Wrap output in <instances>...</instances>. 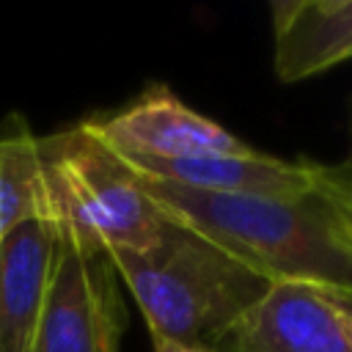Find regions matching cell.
Instances as JSON below:
<instances>
[{
	"label": "cell",
	"instance_id": "obj_1",
	"mask_svg": "<svg viewBox=\"0 0 352 352\" xmlns=\"http://www.w3.org/2000/svg\"><path fill=\"white\" fill-rule=\"evenodd\" d=\"M132 179L170 223L214 242L270 283H308L352 297V250L322 195L206 192L146 173Z\"/></svg>",
	"mask_w": 352,
	"mask_h": 352
},
{
	"label": "cell",
	"instance_id": "obj_2",
	"mask_svg": "<svg viewBox=\"0 0 352 352\" xmlns=\"http://www.w3.org/2000/svg\"><path fill=\"white\" fill-rule=\"evenodd\" d=\"M143 311L151 341L204 346L231 333L270 280L214 242L168 220L146 250L107 253Z\"/></svg>",
	"mask_w": 352,
	"mask_h": 352
},
{
	"label": "cell",
	"instance_id": "obj_3",
	"mask_svg": "<svg viewBox=\"0 0 352 352\" xmlns=\"http://www.w3.org/2000/svg\"><path fill=\"white\" fill-rule=\"evenodd\" d=\"M38 170L47 220L85 253L146 250L168 226L132 173L82 124L38 138Z\"/></svg>",
	"mask_w": 352,
	"mask_h": 352
},
{
	"label": "cell",
	"instance_id": "obj_4",
	"mask_svg": "<svg viewBox=\"0 0 352 352\" xmlns=\"http://www.w3.org/2000/svg\"><path fill=\"white\" fill-rule=\"evenodd\" d=\"M124 324L126 314L113 261L80 250L69 234L58 231L33 352H118Z\"/></svg>",
	"mask_w": 352,
	"mask_h": 352
},
{
	"label": "cell",
	"instance_id": "obj_5",
	"mask_svg": "<svg viewBox=\"0 0 352 352\" xmlns=\"http://www.w3.org/2000/svg\"><path fill=\"white\" fill-rule=\"evenodd\" d=\"M82 129L104 148L129 157L187 160L253 151L226 126L187 107L168 85H151L124 110L82 121Z\"/></svg>",
	"mask_w": 352,
	"mask_h": 352
},
{
	"label": "cell",
	"instance_id": "obj_6",
	"mask_svg": "<svg viewBox=\"0 0 352 352\" xmlns=\"http://www.w3.org/2000/svg\"><path fill=\"white\" fill-rule=\"evenodd\" d=\"M231 338L236 352H349L336 294L308 283H270Z\"/></svg>",
	"mask_w": 352,
	"mask_h": 352
},
{
	"label": "cell",
	"instance_id": "obj_7",
	"mask_svg": "<svg viewBox=\"0 0 352 352\" xmlns=\"http://www.w3.org/2000/svg\"><path fill=\"white\" fill-rule=\"evenodd\" d=\"M116 160L132 173H146L170 184L206 190V192H239V195H272V198H302L314 192L311 160L292 162L261 151L187 157V160L116 154Z\"/></svg>",
	"mask_w": 352,
	"mask_h": 352
},
{
	"label": "cell",
	"instance_id": "obj_8",
	"mask_svg": "<svg viewBox=\"0 0 352 352\" xmlns=\"http://www.w3.org/2000/svg\"><path fill=\"white\" fill-rule=\"evenodd\" d=\"M58 231L30 217L0 242V352H33L55 267Z\"/></svg>",
	"mask_w": 352,
	"mask_h": 352
},
{
	"label": "cell",
	"instance_id": "obj_9",
	"mask_svg": "<svg viewBox=\"0 0 352 352\" xmlns=\"http://www.w3.org/2000/svg\"><path fill=\"white\" fill-rule=\"evenodd\" d=\"M272 66L280 82H300L352 58V0H278Z\"/></svg>",
	"mask_w": 352,
	"mask_h": 352
},
{
	"label": "cell",
	"instance_id": "obj_10",
	"mask_svg": "<svg viewBox=\"0 0 352 352\" xmlns=\"http://www.w3.org/2000/svg\"><path fill=\"white\" fill-rule=\"evenodd\" d=\"M30 217H47L38 138L19 116H8L0 126V242Z\"/></svg>",
	"mask_w": 352,
	"mask_h": 352
},
{
	"label": "cell",
	"instance_id": "obj_11",
	"mask_svg": "<svg viewBox=\"0 0 352 352\" xmlns=\"http://www.w3.org/2000/svg\"><path fill=\"white\" fill-rule=\"evenodd\" d=\"M314 192L324 198L341 242L352 250V165L314 162Z\"/></svg>",
	"mask_w": 352,
	"mask_h": 352
},
{
	"label": "cell",
	"instance_id": "obj_12",
	"mask_svg": "<svg viewBox=\"0 0 352 352\" xmlns=\"http://www.w3.org/2000/svg\"><path fill=\"white\" fill-rule=\"evenodd\" d=\"M336 308H338V319H341V330H344L346 346L352 352V297L336 294Z\"/></svg>",
	"mask_w": 352,
	"mask_h": 352
},
{
	"label": "cell",
	"instance_id": "obj_13",
	"mask_svg": "<svg viewBox=\"0 0 352 352\" xmlns=\"http://www.w3.org/2000/svg\"><path fill=\"white\" fill-rule=\"evenodd\" d=\"M154 352H212V349L195 344H179V341H154Z\"/></svg>",
	"mask_w": 352,
	"mask_h": 352
}]
</instances>
